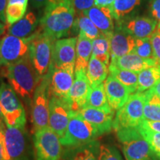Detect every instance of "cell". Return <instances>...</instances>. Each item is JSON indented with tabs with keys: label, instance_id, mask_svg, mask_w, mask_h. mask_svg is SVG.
<instances>
[{
	"label": "cell",
	"instance_id": "28",
	"mask_svg": "<svg viewBox=\"0 0 160 160\" xmlns=\"http://www.w3.org/2000/svg\"><path fill=\"white\" fill-rule=\"evenodd\" d=\"M85 107L93 108L107 112L113 111L108 102L103 83L94 87H91V92Z\"/></svg>",
	"mask_w": 160,
	"mask_h": 160
},
{
	"label": "cell",
	"instance_id": "23",
	"mask_svg": "<svg viewBox=\"0 0 160 160\" xmlns=\"http://www.w3.org/2000/svg\"><path fill=\"white\" fill-rule=\"evenodd\" d=\"M92 44L93 40L86 37L82 33H79L76 48L75 71H86L92 56Z\"/></svg>",
	"mask_w": 160,
	"mask_h": 160
},
{
	"label": "cell",
	"instance_id": "17",
	"mask_svg": "<svg viewBox=\"0 0 160 160\" xmlns=\"http://www.w3.org/2000/svg\"><path fill=\"white\" fill-rule=\"evenodd\" d=\"M117 25L121 26L136 39H139L151 38L157 29L158 22L153 18L137 17L131 18Z\"/></svg>",
	"mask_w": 160,
	"mask_h": 160
},
{
	"label": "cell",
	"instance_id": "44",
	"mask_svg": "<svg viewBox=\"0 0 160 160\" xmlns=\"http://www.w3.org/2000/svg\"><path fill=\"white\" fill-rule=\"evenodd\" d=\"M48 2V0H31L32 6L37 9L45 7Z\"/></svg>",
	"mask_w": 160,
	"mask_h": 160
},
{
	"label": "cell",
	"instance_id": "4",
	"mask_svg": "<svg viewBox=\"0 0 160 160\" xmlns=\"http://www.w3.org/2000/svg\"><path fill=\"white\" fill-rule=\"evenodd\" d=\"M53 42L54 40L43 31L32 35L29 45V57L41 79L48 75L51 71Z\"/></svg>",
	"mask_w": 160,
	"mask_h": 160
},
{
	"label": "cell",
	"instance_id": "8",
	"mask_svg": "<svg viewBox=\"0 0 160 160\" xmlns=\"http://www.w3.org/2000/svg\"><path fill=\"white\" fill-rule=\"evenodd\" d=\"M50 77L46 76L36 88L31 104V121L34 133L48 127L50 111Z\"/></svg>",
	"mask_w": 160,
	"mask_h": 160
},
{
	"label": "cell",
	"instance_id": "11",
	"mask_svg": "<svg viewBox=\"0 0 160 160\" xmlns=\"http://www.w3.org/2000/svg\"><path fill=\"white\" fill-rule=\"evenodd\" d=\"M32 36L25 38L7 35L0 41V66L17 63L29 55Z\"/></svg>",
	"mask_w": 160,
	"mask_h": 160
},
{
	"label": "cell",
	"instance_id": "22",
	"mask_svg": "<svg viewBox=\"0 0 160 160\" xmlns=\"http://www.w3.org/2000/svg\"><path fill=\"white\" fill-rule=\"evenodd\" d=\"M140 3L141 0H115L110 8L117 25L133 18Z\"/></svg>",
	"mask_w": 160,
	"mask_h": 160
},
{
	"label": "cell",
	"instance_id": "19",
	"mask_svg": "<svg viewBox=\"0 0 160 160\" xmlns=\"http://www.w3.org/2000/svg\"><path fill=\"white\" fill-rule=\"evenodd\" d=\"M78 113L84 119L94 126L100 135L108 133L113 128V111L107 112L93 108L85 107Z\"/></svg>",
	"mask_w": 160,
	"mask_h": 160
},
{
	"label": "cell",
	"instance_id": "34",
	"mask_svg": "<svg viewBox=\"0 0 160 160\" xmlns=\"http://www.w3.org/2000/svg\"><path fill=\"white\" fill-rule=\"evenodd\" d=\"M139 131L151 148L152 152L156 157L160 159V133L153 132L141 128Z\"/></svg>",
	"mask_w": 160,
	"mask_h": 160
},
{
	"label": "cell",
	"instance_id": "42",
	"mask_svg": "<svg viewBox=\"0 0 160 160\" xmlns=\"http://www.w3.org/2000/svg\"><path fill=\"white\" fill-rule=\"evenodd\" d=\"M0 160H11L7 150H6L5 143L0 141Z\"/></svg>",
	"mask_w": 160,
	"mask_h": 160
},
{
	"label": "cell",
	"instance_id": "29",
	"mask_svg": "<svg viewBox=\"0 0 160 160\" xmlns=\"http://www.w3.org/2000/svg\"><path fill=\"white\" fill-rule=\"evenodd\" d=\"M160 80V63L153 67L143 70L138 73V87L137 92L147 91Z\"/></svg>",
	"mask_w": 160,
	"mask_h": 160
},
{
	"label": "cell",
	"instance_id": "9",
	"mask_svg": "<svg viewBox=\"0 0 160 160\" xmlns=\"http://www.w3.org/2000/svg\"><path fill=\"white\" fill-rule=\"evenodd\" d=\"M5 147L11 160H33L34 149H32L28 133L25 128L6 126Z\"/></svg>",
	"mask_w": 160,
	"mask_h": 160
},
{
	"label": "cell",
	"instance_id": "24",
	"mask_svg": "<svg viewBox=\"0 0 160 160\" xmlns=\"http://www.w3.org/2000/svg\"><path fill=\"white\" fill-rule=\"evenodd\" d=\"M37 26V16L33 12H28L19 21L10 26L8 34L20 38L31 37L34 33Z\"/></svg>",
	"mask_w": 160,
	"mask_h": 160
},
{
	"label": "cell",
	"instance_id": "3",
	"mask_svg": "<svg viewBox=\"0 0 160 160\" xmlns=\"http://www.w3.org/2000/svg\"><path fill=\"white\" fill-rule=\"evenodd\" d=\"M99 136L94 126L84 119L78 112L71 111L65 134L60 140L63 147L70 148L93 142Z\"/></svg>",
	"mask_w": 160,
	"mask_h": 160
},
{
	"label": "cell",
	"instance_id": "32",
	"mask_svg": "<svg viewBox=\"0 0 160 160\" xmlns=\"http://www.w3.org/2000/svg\"><path fill=\"white\" fill-rule=\"evenodd\" d=\"M74 26H77L79 33H82L91 40H94L102 34L97 26L86 16H79L75 21Z\"/></svg>",
	"mask_w": 160,
	"mask_h": 160
},
{
	"label": "cell",
	"instance_id": "47",
	"mask_svg": "<svg viewBox=\"0 0 160 160\" xmlns=\"http://www.w3.org/2000/svg\"><path fill=\"white\" fill-rule=\"evenodd\" d=\"M0 128L3 130V131H5V128H6V125L5 122V119H4L2 113V110H1V105H0Z\"/></svg>",
	"mask_w": 160,
	"mask_h": 160
},
{
	"label": "cell",
	"instance_id": "35",
	"mask_svg": "<svg viewBox=\"0 0 160 160\" xmlns=\"http://www.w3.org/2000/svg\"><path fill=\"white\" fill-rule=\"evenodd\" d=\"M27 7L20 5H8L5 10L6 22L12 25L22 18L25 14Z\"/></svg>",
	"mask_w": 160,
	"mask_h": 160
},
{
	"label": "cell",
	"instance_id": "16",
	"mask_svg": "<svg viewBox=\"0 0 160 160\" xmlns=\"http://www.w3.org/2000/svg\"><path fill=\"white\" fill-rule=\"evenodd\" d=\"M135 46V38L125 31L121 26L117 25L110 38L111 59H117L132 53Z\"/></svg>",
	"mask_w": 160,
	"mask_h": 160
},
{
	"label": "cell",
	"instance_id": "10",
	"mask_svg": "<svg viewBox=\"0 0 160 160\" xmlns=\"http://www.w3.org/2000/svg\"><path fill=\"white\" fill-rule=\"evenodd\" d=\"M35 160H61L63 145L60 138L49 127L34 133Z\"/></svg>",
	"mask_w": 160,
	"mask_h": 160
},
{
	"label": "cell",
	"instance_id": "40",
	"mask_svg": "<svg viewBox=\"0 0 160 160\" xmlns=\"http://www.w3.org/2000/svg\"><path fill=\"white\" fill-rule=\"evenodd\" d=\"M150 11L153 19L160 23V0H151L150 2Z\"/></svg>",
	"mask_w": 160,
	"mask_h": 160
},
{
	"label": "cell",
	"instance_id": "31",
	"mask_svg": "<svg viewBox=\"0 0 160 160\" xmlns=\"http://www.w3.org/2000/svg\"><path fill=\"white\" fill-rule=\"evenodd\" d=\"M145 94L143 119L160 121V99L151 89L145 91Z\"/></svg>",
	"mask_w": 160,
	"mask_h": 160
},
{
	"label": "cell",
	"instance_id": "20",
	"mask_svg": "<svg viewBox=\"0 0 160 160\" xmlns=\"http://www.w3.org/2000/svg\"><path fill=\"white\" fill-rule=\"evenodd\" d=\"M82 15L88 17L102 34L111 36L114 31V19L110 7L93 6Z\"/></svg>",
	"mask_w": 160,
	"mask_h": 160
},
{
	"label": "cell",
	"instance_id": "21",
	"mask_svg": "<svg viewBox=\"0 0 160 160\" xmlns=\"http://www.w3.org/2000/svg\"><path fill=\"white\" fill-rule=\"evenodd\" d=\"M111 64L119 68L139 73L143 70L157 65L159 62L156 59H144L132 52L122 57L111 59Z\"/></svg>",
	"mask_w": 160,
	"mask_h": 160
},
{
	"label": "cell",
	"instance_id": "48",
	"mask_svg": "<svg viewBox=\"0 0 160 160\" xmlns=\"http://www.w3.org/2000/svg\"><path fill=\"white\" fill-rule=\"evenodd\" d=\"M0 141L2 142H4L5 143V131H3L2 129L0 128Z\"/></svg>",
	"mask_w": 160,
	"mask_h": 160
},
{
	"label": "cell",
	"instance_id": "45",
	"mask_svg": "<svg viewBox=\"0 0 160 160\" xmlns=\"http://www.w3.org/2000/svg\"><path fill=\"white\" fill-rule=\"evenodd\" d=\"M28 0H8V5H20L28 7Z\"/></svg>",
	"mask_w": 160,
	"mask_h": 160
},
{
	"label": "cell",
	"instance_id": "6",
	"mask_svg": "<svg viewBox=\"0 0 160 160\" xmlns=\"http://www.w3.org/2000/svg\"><path fill=\"white\" fill-rule=\"evenodd\" d=\"M0 105L6 126L25 128L26 113L19 96L9 84H0Z\"/></svg>",
	"mask_w": 160,
	"mask_h": 160
},
{
	"label": "cell",
	"instance_id": "27",
	"mask_svg": "<svg viewBox=\"0 0 160 160\" xmlns=\"http://www.w3.org/2000/svg\"><path fill=\"white\" fill-rule=\"evenodd\" d=\"M109 74L117 79L119 82L125 85L131 92V94L137 91L138 73L119 68L115 65L110 64L108 67Z\"/></svg>",
	"mask_w": 160,
	"mask_h": 160
},
{
	"label": "cell",
	"instance_id": "49",
	"mask_svg": "<svg viewBox=\"0 0 160 160\" xmlns=\"http://www.w3.org/2000/svg\"><path fill=\"white\" fill-rule=\"evenodd\" d=\"M5 24L2 23L1 21H0V36L3 34L4 32H5Z\"/></svg>",
	"mask_w": 160,
	"mask_h": 160
},
{
	"label": "cell",
	"instance_id": "14",
	"mask_svg": "<svg viewBox=\"0 0 160 160\" xmlns=\"http://www.w3.org/2000/svg\"><path fill=\"white\" fill-rule=\"evenodd\" d=\"M75 67L51 68L49 73L51 96L67 99L74 82Z\"/></svg>",
	"mask_w": 160,
	"mask_h": 160
},
{
	"label": "cell",
	"instance_id": "18",
	"mask_svg": "<svg viewBox=\"0 0 160 160\" xmlns=\"http://www.w3.org/2000/svg\"><path fill=\"white\" fill-rule=\"evenodd\" d=\"M108 102L113 111H118L128 101L131 92L125 85L110 75L104 83Z\"/></svg>",
	"mask_w": 160,
	"mask_h": 160
},
{
	"label": "cell",
	"instance_id": "26",
	"mask_svg": "<svg viewBox=\"0 0 160 160\" xmlns=\"http://www.w3.org/2000/svg\"><path fill=\"white\" fill-rule=\"evenodd\" d=\"M97 142L77 148H67L63 160H98L97 149L99 148Z\"/></svg>",
	"mask_w": 160,
	"mask_h": 160
},
{
	"label": "cell",
	"instance_id": "37",
	"mask_svg": "<svg viewBox=\"0 0 160 160\" xmlns=\"http://www.w3.org/2000/svg\"><path fill=\"white\" fill-rule=\"evenodd\" d=\"M72 2L75 11L79 15L94 5V0H72Z\"/></svg>",
	"mask_w": 160,
	"mask_h": 160
},
{
	"label": "cell",
	"instance_id": "38",
	"mask_svg": "<svg viewBox=\"0 0 160 160\" xmlns=\"http://www.w3.org/2000/svg\"><path fill=\"white\" fill-rule=\"evenodd\" d=\"M151 42L155 59L160 63V35L154 32L151 37Z\"/></svg>",
	"mask_w": 160,
	"mask_h": 160
},
{
	"label": "cell",
	"instance_id": "7",
	"mask_svg": "<svg viewBox=\"0 0 160 160\" xmlns=\"http://www.w3.org/2000/svg\"><path fill=\"white\" fill-rule=\"evenodd\" d=\"M145 92H136L121 108L118 110L113 119V128L115 131L122 128H139L143 120Z\"/></svg>",
	"mask_w": 160,
	"mask_h": 160
},
{
	"label": "cell",
	"instance_id": "46",
	"mask_svg": "<svg viewBox=\"0 0 160 160\" xmlns=\"http://www.w3.org/2000/svg\"><path fill=\"white\" fill-rule=\"evenodd\" d=\"M151 90L160 99V80Z\"/></svg>",
	"mask_w": 160,
	"mask_h": 160
},
{
	"label": "cell",
	"instance_id": "41",
	"mask_svg": "<svg viewBox=\"0 0 160 160\" xmlns=\"http://www.w3.org/2000/svg\"><path fill=\"white\" fill-rule=\"evenodd\" d=\"M8 5V0H0V21L2 22L6 23L5 10Z\"/></svg>",
	"mask_w": 160,
	"mask_h": 160
},
{
	"label": "cell",
	"instance_id": "30",
	"mask_svg": "<svg viewBox=\"0 0 160 160\" xmlns=\"http://www.w3.org/2000/svg\"><path fill=\"white\" fill-rule=\"evenodd\" d=\"M111 36L102 33L101 36L93 40L92 57H94L107 66L110 65V38Z\"/></svg>",
	"mask_w": 160,
	"mask_h": 160
},
{
	"label": "cell",
	"instance_id": "25",
	"mask_svg": "<svg viewBox=\"0 0 160 160\" xmlns=\"http://www.w3.org/2000/svg\"><path fill=\"white\" fill-rule=\"evenodd\" d=\"M108 72V66L91 56L86 70V75L91 87L102 84L107 79Z\"/></svg>",
	"mask_w": 160,
	"mask_h": 160
},
{
	"label": "cell",
	"instance_id": "15",
	"mask_svg": "<svg viewBox=\"0 0 160 160\" xmlns=\"http://www.w3.org/2000/svg\"><path fill=\"white\" fill-rule=\"evenodd\" d=\"M91 89V86L88 80L86 71H76L74 82L66 99L71 111L79 112L85 107Z\"/></svg>",
	"mask_w": 160,
	"mask_h": 160
},
{
	"label": "cell",
	"instance_id": "39",
	"mask_svg": "<svg viewBox=\"0 0 160 160\" xmlns=\"http://www.w3.org/2000/svg\"><path fill=\"white\" fill-rule=\"evenodd\" d=\"M139 127L148 131L160 133V121H151V120L143 119Z\"/></svg>",
	"mask_w": 160,
	"mask_h": 160
},
{
	"label": "cell",
	"instance_id": "36",
	"mask_svg": "<svg viewBox=\"0 0 160 160\" xmlns=\"http://www.w3.org/2000/svg\"><path fill=\"white\" fill-rule=\"evenodd\" d=\"M98 160H123L121 154L115 147L108 145L99 146Z\"/></svg>",
	"mask_w": 160,
	"mask_h": 160
},
{
	"label": "cell",
	"instance_id": "12",
	"mask_svg": "<svg viewBox=\"0 0 160 160\" xmlns=\"http://www.w3.org/2000/svg\"><path fill=\"white\" fill-rule=\"evenodd\" d=\"M71 109L66 99L51 96L48 127L62 139L68 125Z\"/></svg>",
	"mask_w": 160,
	"mask_h": 160
},
{
	"label": "cell",
	"instance_id": "13",
	"mask_svg": "<svg viewBox=\"0 0 160 160\" xmlns=\"http://www.w3.org/2000/svg\"><path fill=\"white\" fill-rule=\"evenodd\" d=\"M77 41V37H70L53 42L51 68L75 67Z\"/></svg>",
	"mask_w": 160,
	"mask_h": 160
},
{
	"label": "cell",
	"instance_id": "1",
	"mask_svg": "<svg viewBox=\"0 0 160 160\" xmlns=\"http://www.w3.org/2000/svg\"><path fill=\"white\" fill-rule=\"evenodd\" d=\"M75 13L72 0H48L40 19L42 30L54 41L67 37L74 28Z\"/></svg>",
	"mask_w": 160,
	"mask_h": 160
},
{
	"label": "cell",
	"instance_id": "2",
	"mask_svg": "<svg viewBox=\"0 0 160 160\" xmlns=\"http://www.w3.org/2000/svg\"><path fill=\"white\" fill-rule=\"evenodd\" d=\"M5 76L20 99L27 105L31 106L36 88L42 79L32 65L29 55L17 63L7 66Z\"/></svg>",
	"mask_w": 160,
	"mask_h": 160
},
{
	"label": "cell",
	"instance_id": "43",
	"mask_svg": "<svg viewBox=\"0 0 160 160\" xmlns=\"http://www.w3.org/2000/svg\"><path fill=\"white\" fill-rule=\"evenodd\" d=\"M115 0H94V5L97 7H111Z\"/></svg>",
	"mask_w": 160,
	"mask_h": 160
},
{
	"label": "cell",
	"instance_id": "50",
	"mask_svg": "<svg viewBox=\"0 0 160 160\" xmlns=\"http://www.w3.org/2000/svg\"><path fill=\"white\" fill-rule=\"evenodd\" d=\"M157 33H158V34H159L160 35V23H159L158 24V25H157Z\"/></svg>",
	"mask_w": 160,
	"mask_h": 160
},
{
	"label": "cell",
	"instance_id": "33",
	"mask_svg": "<svg viewBox=\"0 0 160 160\" xmlns=\"http://www.w3.org/2000/svg\"><path fill=\"white\" fill-rule=\"evenodd\" d=\"M133 53H137L138 56L144 59H155L151 38L136 39V46Z\"/></svg>",
	"mask_w": 160,
	"mask_h": 160
},
{
	"label": "cell",
	"instance_id": "5",
	"mask_svg": "<svg viewBox=\"0 0 160 160\" xmlns=\"http://www.w3.org/2000/svg\"><path fill=\"white\" fill-rule=\"evenodd\" d=\"M116 132L126 160H155L156 157L139 128H122Z\"/></svg>",
	"mask_w": 160,
	"mask_h": 160
}]
</instances>
